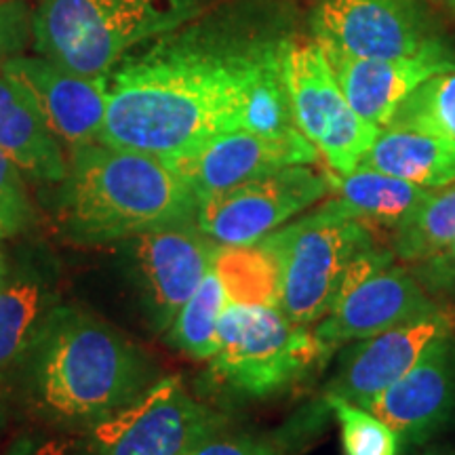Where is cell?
Returning <instances> with one entry per match:
<instances>
[{
  "label": "cell",
  "mask_w": 455,
  "mask_h": 455,
  "mask_svg": "<svg viewBox=\"0 0 455 455\" xmlns=\"http://www.w3.org/2000/svg\"><path fill=\"white\" fill-rule=\"evenodd\" d=\"M411 275L430 295L455 306V241L428 258L413 261Z\"/></svg>",
  "instance_id": "f1b7e54d"
},
{
  "label": "cell",
  "mask_w": 455,
  "mask_h": 455,
  "mask_svg": "<svg viewBox=\"0 0 455 455\" xmlns=\"http://www.w3.org/2000/svg\"><path fill=\"white\" fill-rule=\"evenodd\" d=\"M218 247L196 221L156 228L123 241L141 308L156 333H167L181 306L212 270Z\"/></svg>",
  "instance_id": "8fae6325"
},
{
  "label": "cell",
  "mask_w": 455,
  "mask_h": 455,
  "mask_svg": "<svg viewBox=\"0 0 455 455\" xmlns=\"http://www.w3.org/2000/svg\"><path fill=\"white\" fill-rule=\"evenodd\" d=\"M28 358L34 396L66 422L110 418L152 386L148 358L116 329L78 308H53Z\"/></svg>",
  "instance_id": "3957f363"
},
{
  "label": "cell",
  "mask_w": 455,
  "mask_h": 455,
  "mask_svg": "<svg viewBox=\"0 0 455 455\" xmlns=\"http://www.w3.org/2000/svg\"><path fill=\"white\" fill-rule=\"evenodd\" d=\"M4 276H7V270H4V259L3 255H0V289L4 287Z\"/></svg>",
  "instance_id": "d6a6232c"
},
{
  "label": "cell",
  "mask_w": 455,
  "mask_h": 455,
  "mask_svg": "<svg viewBox=\"0 0 455 455\" xmlns=\"http://www.w3.org/2000/svg\"><path fill=\"white\" fill-rule=\"evenodd\" d=\"M281 44L175 32L156 38L106 74L100 141L167 161L243 129L249 93L281 55Z\"/></svg>",
  "instance_id": "6da1fadb"
},
{
  "label": "cell",
  "mask_w": 455,
  "mask_h": 455,
  "mask_svg": "<svg viewBox=\"0 0 455 455\" xmlns=\"http://www.w3.org/2000/svg\"><path fill=\"white\" fill-rule=\"evenodd\" d=\"M0 74L24 91L51 133L70 150L101 140L108 110L106 76H81L38 53L15 55Z\"/></svg>",
  "instance_id": "9a60e30c"
},
{
  "label": "cell",
  "mask_w": 455,
  "mask_h": 455,
  "mask_svg": "<svg viewBox=\"0 0 455 455\" xmlns=\"http://www.w3.org/2000/svg\"><path fill=\"white\" fill-rule=\"evenodd\" d=\"M261 241L278 261L281 310L293 323L312 325L333 308L350 266L375 238L331 196Z\"/></svg>",
  "instance_id": "8992f818"
},
{
  "label": "cell",
  "mask_w": 455,
  "mask_h": 455,
  "mask_svg": "<svg viewBox=\"0 0 455 455\" xmlns=\"http://www.w3.org/2000/svg\"><path fill=\"white\" fill-rule=\"evenodd\" d=\"M388 127L455 140V70L432 76L398 106Z\"/></svg>",
  "instance_id": "484cf974"
},
{
  "label": "cell",
  "mask_w": 455,
  "mask_h": 455,
  "mask_svg": "<svg viewBox=\"0 0 455 455\" xmlns=\"http://www.w3.org/2000/svg\"><path fill=\"white\" fill-rule=\"evenodd\" d=\"M316 161V148L299 131L264 135L244 129L213 135L190 150L167 158L169 167L198 198L291 164H315Z\"/></svg>",
  "instance_id": "4fadbf2b"
},
{
  "label": "cell",
  "mask_w": 455,
  "mask_h": 455,
  "mask_svg": "<svg viewBox=\"0 0 455 455\" xmlns=\"http://www.w3.org/2000/svg\"><path fill=\"white\" fill-rule=\"evenodd\" d=\"M424 455H455V449H453V447L441 445V447H432V449H428V451H426Z\"/></svg>",
  "instance_id": "1f68e13d"
},
{
  "label": "cell",
  "mask_w": 455,
  "mask_h": 455,
  "mask_svg": "<svg viewBox=\"0 0 455 455\" xmlns=\"http://www.w3.org/2000/svg\"><path fill=\"white\" fill-rule=\"evenodd\" d=\"M60 224L76 243H123L196 220L198 196L164 158L95 144L72 148Z\"/></svg>",
  "instance_id": "7a4b0ae2"
},
{
  "label": "cell",
  "mask_w": 455,
  "mask_h": 455,
  "mask_svg": "<svg viewBox=\"0 0 455 455\" xmlns=\"http://www.w3.org/2000/svg\"><path fill=\"white\" fill-rule=\"evenodd\" d=\"M41 278L24 276L0 289V371L30 355L53 308Z\"/></svg>",
  "instance_id": "7402d4cb"
},
{
  "label": "cell",
  "mask_w": 455,
  "mask_h": 455,
  "mask_svg": "<svg viewBox=\"0 0 455 455\" xmlns=\"http://www.w3.org/2000/svg\"><path fill=\"white\" fill-rule=\"evenodd\" d=\"M325 178L329 192L352 218L390 230H396L432 192L430 188L361 164L350 173H333L327 169Z\"/></svg>",
  "instance_id": "ffe728a7"
},
{
  "label": "cell",
  "mask_w": 455,
  "mask_h": 455,
  "mask_svg": "<svg viewBox=\"0 0 455 455\" xmlns=\"http://www.w3.org/2000/svg\"><path fill=\"white\" fill-rule=\"evenodd\" d=\"M226 306L224 284L212 266V270L198 284L192 298L181 306L175 321L167 329V344L198 361L213 358L220 348V318Z\"/></svg>",
  "instance_id": "cb8c5ba5"
},
{
  "label": "cell",
  "mask_w": 455,
  "mask_h": 455,
  "mask_svg": "<svg viewBox=\"0 0 455 455\" xmlns=\"http://www.w3.org/2000/svg\"><path fill=\"white\" fill-rule=\"evenodd\" d=\"M201 11L203 0H41L32 11L34 49L81 76L101 78Z\"/></svg>",
  "instance_id": "277c9868"
},
{
  "label": "cell",
  "mask_w": 455,
  "mask_h": 455,
  "mask_svg": "<svg viewBox=\"0 0 455 455\" xmlns=\"http://www.w3.org/2000/svg\"><path fill=\"white\" fill-rule=\"evenodd\" d=\"M213 270L218 272L230 304L281 308V272L276 255L264 241L220 244Z\"/></svg>",
  "instance_id": "44dd1931"
},
{
  "label": "cell",
  "mask_w": 455,
  "mask_h": 455,
  "mask_svg": "<svg viewBox=\"0 0 455 455\" xmlns=\"http://www.w3.org/2000/svg\"><path fill=\"white\" fill-rule=\"evenodd\" d=\"M327 361L312 325L293 323L281 308L228 301L207 379L228 395L255 401L289 390Z\"/></svg>",
  "instance_id": "5b68a950"
},
{
  "label": "cell",
  "mask_w": 455,
  "mask_h": 455,
  "mask_svg": "<svg viewBox=\"0 0 455 455\" xmlns=\"http://www.w3.org/2000/svg\"><path fill=\"white\" fill-rule=\"evenodd\" d=\"M325 55L352 110L379 129L388 127L398 106L419 84L436 74L455 70V53L443 44L441 38H435L418 53L390 60Z\"/></svg>",
  "instance_id": "e0dca14e"
},
{
  "label": "cell",
  "mask_w": 455,
  "mask_h": 455,
  "mask_svg": "<svg viewBox=\"0 0 455 455\" xmlns=\"http://www.w3.org/2000/svg\"><path fill=\"white\" fill-rule=\"evenodd\" d=\"M4 236V232H3V228H0V238H3Z\"/></svg>",
  "instance_id": "e575fe53"
},
{
  "label": "cell",
  "mask_w": 455,
  "mask_h": 455,
  "mask_svg": "<svg viewBox=\"0 0 455 455\" xmlns=\"http://www.w3.org/2000/svg\"><path fill=\"white\" fill-rule=\"evenodd\" d=\"M358 164L435 190L455 181V140L384 127Z\"/></svg>",
  "instance_id": "d6986e66"
},
{
  "label": "cell",
  "mask_w": 455,
  "mask_h": 455,
  "mask_svg": "<svg viewBox=\"0 0 455 455\" xmlns=\"http://www.w3.org/2000/svg\"><path fill=\"white\" fill-rule=\"evenodd\" d=\"M451 329V316L436 310L348 344L339 355L338 371L325 395L341 396L365 409L415 365L432 339Z\"/></svg>",
  "instance_id": "2e32d148"
},
{
  "label": "cell",
  "mask_w": 455,
  "mask_h": 455,
  "mask_svg": "<svg viewBox=\"0 0 455 455\" xmlns=\"http://www.w3.org/2000/svg\"><path fill=\"white\" fill-rule=\"evenodd\" d=\"M32 220L24 173L0 150V228L4 236L21 232Z\"/></svg>",
  "instance_id": "83f0119b"
},
{
  "label": "cell",
  "mask_w": 455,
  "mask_h": 455,
  "mask_svg": "<svg viewBox=\"0 0 455 455\" xmlns=\"http://www.w3.org/2000/svg\"><path fill=\"white\" fill-rule=\"evenodd\" d=\"M455 241V181L430 192L396 230H392V251L405 261H419Z\"/></svg>",
  "instance_id": "d4e9b609"
},
{
  "label": "cell",
  "mask_w": 455,
  "mask_h": 455,
  "mask_svg": "<svg viewBox=\"0 0 455 455\" xmlns=\"http://www.w3.org/2000/svg\"><path fill=\"white\" fill-rule=\"evenodd\" d=\"M367 411L396 432L401 445H424L455 424V331L426 346L415 365Z\"/></svg>",
  "instance_id": "5bb4252c"
},
{
  "label": "cell",
  "mask_w": 455,
  "mask_h": 455,
  "mask_svg": "<svg viewBox=\"0 0 455 455\" xmlns=\"http://www.w3.org/2000/svg\"><path fill=\"white\" fill-rule=\"evenodd\" d=\"M449 4H451V7L455 9V0H449Z\"/></svg>",
  "instance_id": "836d02e7"
},
{
  "label": "cell",
  "mask_w": 455,
  "mask_h": 455,
  "mask_svg": "<svg viewBox=\"0 0 455 455\" xmlns=\"http://www.w3.org/2000/svg\"><path fill=\"white\" fill-rule=\"evenodd\" d=\"M327 195L325 173L291 164L198 198L195 221L218 244H253Z\"/></svg>",
  "instance_id": "30bf717a"
},
{
  "label": "cell",
  "mask_w": 455,
  "mask_h": 455,
  "mask_svg": "<svg viewBox=\"0 0 455 455\" xmlns=\"http://www.w3.org/2000/svg\"><path fill=\"white\" fill-rule=\"evenodd\" d=\"M32 38V13L24 0H0V72Z\"/></svg>",
  "instance_id": "f546056e"
},
{
  "label": "cell",
  "mask_w": 455,
  "mask_h": 455,
  "mask_svg": "<svg viewBox=\"0 0 455 455\" xmlns=\"http://www.w3.org/2000/svg\"><path fill=\"white\" fill-rule=\"evenodd\" d=\"M341 432L344 455H398L401 441L388 424L367 409L335 395H323Z\"/></svg>",
  "instance_id": "4316f807"
},
{
  "label": "cell",
  "mask_w": 455,
  "mask_h": 455,
  "mask_svg": "<svg viewBox=\"0 0 455 455\" xmlns=\"http://www.w3.org/2000/svg\"><path fill=\"white\" fill-rule=\"evenodd\" d=\"M329 405L325 398L295 413L283 428L275 432H226L204 439L188 455H293L323 430Z\"/></svg>",
  "instance_id": "603a6c76"
},
{
  "label": "cell",
  "mask_w": 455,
  "mask_h": 455,
  "mask_svg": "<svg viewBox=\"0 0 455 455\" xmlns=\"http://www.w3.org/2000/svg\"><path fill=\"white\" fill-rule=\"evenodd\" d=\"M281 61L295 127L325 158L329 171L350 173L382 129L352 110L315 38L283 41Z\"/></svg>",
  "instance_id": "52a82bcc"
},
{
  "label": "cell",
  "mask_w": 455,
  "mask_h": 455,
  "mask_svg": "<svg viewBox=\"0 0 455 455\" xmlns=\"http://www.w3.org/2000/svg\"><path fill=\"white\" fill-rule=\"evenodd\" d=\"M0 150L28 178L60 184L68 175L61 141L13 81L0 74Z\"/></svg>",
  "instance_id": "ac0fdd59"
},
{
  "label": "cell",
  "mask_w": 455,
  "mask_h": 455,
  "mask_svg": "<svg viewBox=\"0 0 455 455\" xmlns=\"http://www.w3.org/2000/svg\"><path fill=\"white\" fill-rule=\"evenodd\" d=\"M312 32L325 53L356 60L413 55L436 38L413 0H323Z\"/></svg>",
  "instance_id": "7c38bea8"
},
{
  "label": "cell",
  "mask_w": 455,
  "mask_h": 455,
  "mask_svg": "<svg viewBox=\"0 0 455 455\" xmlns=\"http://www.w3.org/2000/svg\"><path fill=\"white\" fill-rule=\"evenodd\" d=\"M20 455H70V445L66 441H44L41 445L24 447Z\"/></svg>",
  "instance_id": "4dcf8cb0"
},
{
  "label": "cell",
  "mask_w": 455,
  "mask_h": 455,
  "mask_svg": "<svg viewBox=\"0 0 455 455\" xmlns=\"http://www.w3.org/2000/svg\"><path fill=\"white\" fill-rule=\"evenodd\" d=\"M395 258L392 249L373 243L350 266L333 308L315 327L329 358L339 346L441 310L411 270L395 266Z\"/></svg>",
  "instance_id": "ba28073f"
},
{
  "label": "cell",
  "mask_w": 455,
  "mask_h": 455,
  "mask_svg": "<svg viewBox=\"0 0 455 455\" xmlns=\"http://www.w3.org/2000/svg\"><path fill=\"white\" fill-rule=\"evenodd\" d=\"M228 426V418L190 396L180 378H163L91 430L95 455H188Z\"/></svg>",
  "instance_id": "9c48e42d"
}]
</instances>
